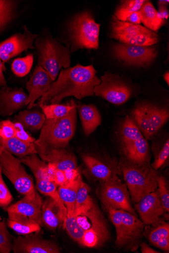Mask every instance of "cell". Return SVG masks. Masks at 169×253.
Returning <instances> with one entry per match:
<instances>
[{
  "label": "cell",
  "instance_id": "obj_31",
  "mask_svg": "<svg viewBox=\"0 0 169 253\" xmlns=\"http://www.w3.org/2000/svg\"><path fill=\"white\" fill-rule=\"evenodd\" d=\"M90 188L83 181L79 188L75 207L74 214L76 216L88 210L93 202L89 195Z\"/></svg>",
  "mask_w": 169,
  "mask_h": 253
},
{
  "label": "cell",
  "instance_id": "obj_40",
  "mask_svg": "<svg viewBox=\"0 0 169 253\" xmlns=\"http://www.w3.org/2000/svg\"><path fill=\"white\" fill-rule=\"evenodd\" d=\"M16 131L14 122L9 120L0 122V143L15 137Z\"/></svg>",
  "mask_w": 169,
  "mask_h": 253
},
{
  "label": "cell",
  "instance_id": "obj_11",
  "mask_svg": "<svg viewBox=\"0 0 169 253\" xmlns=\"http://www.w3.org/2000/svg\"><path fill=\"white\" fill-rule=\"evenodd\" d=\"M43 204L42 197L35 189L8 207L6 209L8 219L22 223H38L41 225Z\"/></svg>",
  "mask_w": 169,
  "mask_h": 253
},
{
  "label": "cell",
  "instance_id": "obj_43",
  "mask_svg": "<svg viewBox=\"0 0 169 253\" xmlns=\"http://www.w3.org/2000/svg\"><path fill=\"white\" fill-rule=\"evenodd\" d=\"M169 236V225L164 223L155 228L150 233L149 239L150 242L156 246L158 241L162 238Z\"/></svg>",
  "mask_w": 169,
  "mask_h": 253
},
{
  "label": "cell",
  "instance_id": "obj_49",
  "mask_svg": "<svg viewBox=\"0 0 169 253\" xmlns=\"http://www.w3.org/2000/svg\"><path fill=\"white\" fill-rule=\"evenodd\" d=\"M158 14L163 20H167L169 18V11L166 6H159Z\"/></svg>",
  "mask_w": 169,
  "mask_h": 253
},
{
  "label": "cell",
  "instance_id": "obj_23",
  "mask_svg": "<svg viewBox=\"0 0 169 253\" xmlns=\"http://www.w3.org/2000/svg\"><path fill=\"white\" fill-rule=\"evenodd\" d=\"M124 150L132 163L142 165L148 163L149 145L144 136L138 140L124 144Z\"/></svg>",
  "mask_w": 169,
  "mask_h": 253
},
{
  "label": "cell",
  "instance_id": "obj_29",
  "mask_svg": "<svg viewBox=\"0 0 169 253\" xmlns=\"http://www.w3.org/2000/svg\"><path fill=\"white\" fill-rule=\"evenodd\" d=\"M83 160L90 173L95 178L104 181L112 176L111 169L97 159L85 155Z\"/></svg>",
  "mask_w": 169,
  "mask_h": 253
},
{
  "label": "cell",
  "instance_id": "obj_19",
  "mask_svg": "<svg viewBox=\"0 0 169 253\" xmlns=\"http://www.w3.org/2000/svg\"><path fill=\"white\" fill-rule=\"evenodd\" d=\"M28 95L22 88H0V114L10 116L27 106Z\"/></svg>",
  "mask_w": 169,
  "mask_h": 253
},
{
  "label": "cell",
  "instance_id": "obj_17",
  "mask_svg": "<svg viewBox=\"0 0 169 253\" xmlns=\"http://www.w3.org/2000/svg\"><path fill=\"white\" fill-rule=\"evenodd\" d=\"M134 206L143 224L148 225L157 222L165 212L157 190L144 196Z\"/></svg>",
  "mask_w": 169,
  "mask_h": 253
},
{
  "label": "cell",
  "instance_id": "obj_38",
  "mask_svg": "<svg viewBox=\"0 0 169 253\" xmlns=\"http://www.w3.org/2000/svg\"><path fill=\"white\" fill-rule=\"evenodd\" d=\"M12 237L9 233L5 221H0V253H9L12 251Z\"/></svg>",
  "mask_w": 169,
  "mask_h": 253
},
{
  "label": "cell",
  "instance_id": "obj_8",
  "mask_svg": "<svg viewBox=\"0 0 169 253\" xmlns=\"http://www.w3.org/2000/svg\"><path fill=\"white\" fill-rule=\"evenodd\" d=\"M111 37L123 43L150 47L159 42L154 32L140 25L119 21L113 16L111 21Z\"/></svg>",
  "mask_w": 169,
  "mask_h": 253
},
{
  "label": "cell",
  "instance_id": "obj_5",
  "mask_svg": "<svg viewBox=\"0 0 169 253\" xmlns=\"http://www.w3.org/2000/svg\"><path fill=\"white\" fill-rule=\"evenodd\" d=\"M101 25L88 11L76 15L69 25L72 46L70 52L79 49H98Z\"/></svg>",
  "mask_w": 169,
  "mask_h": 253
},
{
  "label": "cell",
  "instance_id": "obj_55",
  "mask_svg": "<svg viewBox=\"0 0 169 253\" xmlns=\"http://www.w3.org/2000/svg\"><path fill=\"white\" fill-rule=\"evenodd\" d=\"M2 220V217H1V216H0V221H1Z\"/></svg>",
  "mask_w": 169,
  "mask_h": 253
},
{
  "label": "cell",
  "instance_id": "obj_20",
  "mask_svg": "<svg viewBox=\"0 0 169 253\" xmlns=\"http://www.w3.org/2000/svg\"><path fill=\"white\" fill-rule=\"evenodd\" d=\"M67 216L66 208L61 206L51 198H47L42 205V224L52 231L63 224Z\"/></svg>",
  "mask_w": 169,
  "mask_h": 253
},
{
  "label": "cell",
  "instance_id": "obj_39",
  "mask_svg": "<svg viewBox=\"0 0 169 253\" xmlns=\"http://www.w3.org/2000/svg\"><path fill=\"white\" fill-rule=\"evenodd\" d=\"M13 199V196L3 179L2 169L0 167V207L6 210Z\"/></svg>",
  "mask_w": 169,
  "mask_h": 253
},
{
  "label": "cell",
  "instance_id": "obj_18",
  "mask_svg": "<svg viewBox=\"0 0 169 253\" xmlns=\"http://www.w3.org/2000/svg\"><path fill=\"white\" fill-rule=\"evenodd\" d=\"M54 82L52 77L44 69L37 65L27 83V89L29 92L27 102L28 109H31L37 105L35 102L41 98L50 89Z\"/></svg>",
  "mask_w": 169,
  "mask_h": 253
},
{
  "label": "cell",
  "instance_id": "obj_51",
  "mask_svg": "<svg viewBox=\"0 0 169 253\" xmlns=\"http://www.w3.org/2000/svg\"><path fill=\"white\" fill-rule=\"evenodd\" d=\"M0 86L7 87V82L5 80L3 71L0 70Z\"/></svg>",
  "mask_w": 169,
  "mask_h": 253
},
{
  "label": "cell",
  "instance_id": "obj_3",
  "mask_svg": "<svg viewBox=\"0 0 169 253\" xmlns=\"http://www.w3.org/2000/svg\"><path fill=\"white\" fill-rule=\"evenodd\" d=\"M38 65L42 67L56 81L62 67L70 65V50L51 35L37 37L35 41Z\"/></svg>",
  "mask_w": 169,
  "mask_h": 253
},
{
  "label": "cell",
  "instance_id": "obj_53",
  "mask_svg": "<svg viewBox=\"0 0 169 253\" xmlns=\"http://www.w3.org/2000/svg\"><path fill=\"white\" fill-rule=\"evenodd\" d=\"M0 70H2L3 72L6 71L4 63L1 60H0Z\"/></svg>",
  "mask_w": 169,
  "mask_h": 253
},
{
  "label": "cell",
  "instance_id": "obj_46",
  "mask_svg": "<svg viewBox=\"0 0 169 253\" xmlns=\"http://www.w3.org/2000/svg\"><path fill=\"white\" fill-rule=\"evenodd\" d=\"M64 172L67 181L74 180L81 175L80 169L78 168L75 169L67 170L64 171Z\"/></svg>",
  "mask_w": 169,
  "mask_h": 253
},
{
  "label": "cell",
  "instance_id": "obj_30",
  "mask_svg": "<svg viewBox=\"0 0 169 253\" xmlns=\"http://www.w3.org/2000/svg\"><path fill=\"white\" fill-rule=\"evenodd\" d=\"M46 119H58L66 116L77 105L73 101L66 105L59 104L44 105L40 104Z\"/></svg>",
  "mask_w": 169,
  "mask_h": 253
},
{
  "label": "cell",
  "instance_id": "obj_45",
  "mask_svg": "<svg viewBox=\"0 0 169 253\" xmlns=\"http://www.w3.org/2000/svg\"><path fill=\"white\" fill-rule=\"evenodd\" d=\"M53 180L56 186L59 187L67 181L64 171L57 169L54 174Z\"/></svg>",
  "mask_w": 169,
  "mask_h": 253
},
{
  "label": "cell",
  "instance_id": "obj_25",
  "mask_svg": "<svg viewBox=\"0 0 169 253\" xmlns=\"http://www.w3.org/2000/svg\"><path fill=\"white\" fill-rule=\"evenodd\" d=\"M84 132L89 135L102 124L101 114L92 104L77 106Z\"/></svg>",
  "mask_w": 169,
  "mask_h": 253
},
{
  "label": "cell",
  "instance_id": "obj_22",
  "mask_svg": "<svg viewBox=\"0 0 169 253\" xmlns=\"http://www.w3.org/2000/svg\"><path fill=\"white\" fill-rule=\"evenodd\" d=\"M37 154H31L19 159L21 164L30 169L36 180L48 179L53 181V176L56 169V166L47 164Z\"/></svg>",
  "mask_w": 169,
  "mask_h": 253
},
{
  "label": "cell",
  "instance_id": "obj_27",
  "mask_svg": "<svg viewBox=\"0 0 169 253\" xmlns=\"http://www.w3.org/2000/svg\"><path fill=\"white\" fill-rule=\"evenodd\" d=\"M141 22L145 27L157 32L165 24L158 11L150 1H145L140 10Z\"/></svg>",
  "mask_w": 169,
  "mask_h": 253
},
{
  "label": "cell",
  "instance_id": "obj_9",
  "mask_svg": "<svg viewBox=\"0 0 169 253\" xmlns=\"http://www.w3.org/2000/svg\"><path fill=\"white\" fill-rule=\"evenodd\" d=\"M0 167L17 192L24 196L35 190L34 180L22 166L20 159L0 148Z\"/></svg>",
  "mask_w": 169,
  "mask_h": 253
},
{
  "label": "cell",
  "instance_id": "obj_34",
  "mask_svg": "<svg viewBox=\"0 0 169 253\" xmlns=\"http://www.w3.org/2000/svg\"><path fill=\"white\" fill-rule=\"evenodd\" d=\"M36 190L42 194L54 199L61 206L65 208L57 189V186L54 181L48 179L36 180Z\"/></svg>",
  "mask_w": 169,
  "mask_h": 253
},
{
  "label": "cell",
  "instance_id": "obj_26",
  "mask_svg": "<svg viewBox=\"0 0 169 253\" xmlns=\"http://www.w3.org/2000/svg\"><path fill=\"white\" fill-rule=\"evenodd\" d=\"M46 120L43 112L30 109L19 112L14 117V122L19 123L26 130L31 131L41 130Z\"/></svg>",
  "mask_w": 169,
  "mask_h": 253
},
{
  "label": "cell",
  "instance_id": "obj_12",
  "mask_svg": "<svg viewBox=\"0 0 169 253\" xmlns=\"http://www.w3.org/2000/svg\"><path fill=\"white\" fill-rule=\"evenodd\" d=\"M133 117L140 131L150 139L167 123L169 115L166 109L143 104L134 110Z\"/></svg>",
  "mask_w": 169,
  "mask_h": 253
},
{
  "label": "cell",
  "instance_id": "obj_21",
  "mask_svg": "<svg viewBox=\"0 0 169 253\" xmlns=\"http://www.w3.org/2000/svg\"><path fill=\"white\" fill-rule=\"evenodd\" d=\"M39 156L44 162L55 165L60 170L64 171L77 168L76 157L64 148L52 149Z\"/></svg>",
  "mask_w": 169,
  "mask_h": 253
},
{
  "label": "cell",
  "instance_id": "obj_41",
  "mask_svg": "<svg viewBox=\"0 0 169 253\" xmlns=\"http://www.w3.org/2000/svg\"><path fill=\"white\" fill-rule=\"evenodd\" d=\"M157 190L162 205L165 212H169V194L167 187L165 178L163 176H159L158 181Z\"/></svg>",
  "mask_w": 169,
  "mask_h": 253
},
{
  "label": "cell",
  "instance_id": "obj_47",
  "mask_svg": "<svg viewBox=\"0 0 169 253\" xmlns=\"http://www.w3.org/2000/svg\"><path fill=\"white\" fill-rule=\"evenodd\" d=\"M126 22L134 25H139L141 23L140 10L131 14L126 19Z\"/></svg>",
  "mask_w": 169,
  "mask_h": 253
},
{
  "label": "cell",
  "instance_id": "obj_33",
  "mask_svg": "<svg viewBox=\"0 0 169 253\" xmlns=\"http://www.w3.org/2000/svg\"><path fill=\"white\" fill-rule=\"evenodd\" d=\"M144 2V0H126L122 1L115 11L114 16L119 21H126L131 14L140 10Z\"/></svg>",
  "mask_w": 169,
  "mask_h": 253
},
{
  "label": "cell",
  "instance_id": "obj_52",
  "mask_svg": "<svg viewBox=\"0 0 169 253\" xmlns=\"http://www.w3.org/2000/svg\"><path fill=\"white\" fill-rule=\"evenodd\" d=\"M169 3V0H161L159 1V6H167Z\"/></svg>",
  "mask_w": 169,
  "mask_h": 253
},
{
  "label": "cell",
  "instance_id": "obj_32",
  "mask_svg": "<svg viewBox=\"0 0 169 253\" xmlns=\"http://www.w3.org/2000/svg\"><path fill=\"white\" fill-rule=\"evenodd\" d=\"M62 225L70 238L81 245L85 232L78 223L75 214H67Z\"/></svg>",
  "mask_w": 169,
  "mask_h": 253
},
{
  "label": "cell",
  "instance_id": "obj_10",
  "mask_svg": "<svg viewBox=\"0 0 169 253\" xmlns=\"http://www.w3.org/2000/svg\"><path fill=\"white\" fill-rule=\"evenodd\" d=\"M100 196L106 209L126 211L136 216L130 203L129 193L126 183L115 175L103 181Z\"/></svg>",
  "mask_w": 169,
  "mask_h": 253
},
{
  "label": "cell",
  "instance_id": "obj_44",
  "mask_svg": "<svg viewBox=\"0 0 169 253\" xmlns=\"http://www.w3.org/2000/svg\"><path fill=\"white\" fill-rule=\"evenodd\" d=\"M169 154V140L168 139L152 165L153 168L156 170L160 169L166 162Z\"/></svg>",
  "mask_w": 169,
  "mask_h": 253
},
{
  "label": "cell",
  "instance_id": "obj_54",
  "mask_svg": "<svg viewBox=\"0 0 169 253\" xmlns=\"http://www.w3.org/2000/svg\"><path fill=\"white\" fill-rule=\"evenodd\" d=\"M164 79L165 80V81L166 82V83H167L168 85H169V72H167L164 76Z\"/></svg>",
  "mask_w": 169,
  "mask_h": 253
},
{
  "label": "cell",
  "instance_id": "obj_13",
  "mask_svg": "<svg viewBox=\"0 0 169 253\" xmlns=\"http://www.w3.org/2000/svg\"><path fill=\"white\" fill-rule=\"evenodd\" d=\"M101 80V84L94 88V95L115 105L123 104L129 100L131 89L117 76L106 73Z\"/></svg>",
  "mask_w": 169,
  "mask_h": 253
},
{
  "label": "cell",
  "instance_id": "obj_15",
  "mask_svg": "<svg viewBox=\"0 0 169 253\" xmlns=\"http://www.w3.org/2000/svg\"><path fill=\"white\" fill-rule=\"evenodd\" d=\"M13 238L12 250L15 253H60L58 245L52 241L44 239L40 232Z\"/></svg>",
  "mask_w": 169,
  "mask_h": 253
},
{
  "label": "cell",
  "instance_id": "obj_24",
  "mask_svg": "<svg viewBox=\"0 0 169 253\" xmlns=\"http://www.w3.org/2000/svg\"><path fill=\"white\" fill-rule=\"evenodd\" d=\"M82 181L81 175L74 180L66 181L57 190L67 210V214H74L77 194Z\"/></svg>",
  "mask_w": 169,
  "mask_h": 253
},
{
  "label": "cell",
  "instance_id": "obj_16",
  "mask_svg": "<svg viewBox=\"0 0 169 253\" xmlns=\"http://www.w3.org/2000/svg\"><path fill=\"white\" fill-rule=\"evenodd\" d=\"M38 36L24 27L23 34H15L0 43V60L4 63L23 51L34 49L33 43Z\"/></svg>",
  "mask_w": 169,
  "mask_h": 253
},
{
  "label": "cell",
  "instance_id": "obj_4",
  "mask_svg": "<svg viewBox=\"0 0 169 253\" xmlns=\"http://www.w3.org/2000/svg\"><path fill=\"white\" fill-rule=\"evenodd\" d=\"M122 171L131 199L135 203L157 190L159 176L149 163L126 165L123 167Z\"/></svg>",
  "mask_w": 169,
  "mask_h": 253
},
{
  "label": "cell",
  "instance_id": "obj_2",
  "mask_svg": "<svg viewBox=\"0 0 169 253\" xmlns=\"http://www.w3.org/2000/svg\"><path fill=\"white\" fill-rule=\"evenodd\" d=\"M77 107L63 118L46 120L35 142L38 155L52 149L65 148L68 145L76 131Z\"/></svg>",
  "mask_w": 169,
  "mask_h": 253
},
{
  "label": "cell",
  "instance_id": "obj_35",
  "mask_svg": "<svg viewBox=\"0 0 169 253\" xmlns=\"http://www.w3.org/2000/svg\"><path fill=\"white\" fill-rule=\"evenodd\" d=\"M143 137L134 121L127 116L123 125L122 139L123 144L138 140Z\"/></svg>",
  "mask_w": 169,
  "mask_h": 253
},
{
  "label": "cell",
  "instance_id": "obj_48",
  "mask_svg": "<svg viewBox=\"0 0 169 253\" xmlns=\"http://www.w3.org/2000/svg\"><path fill=\"white\" fill-rule=\"evenodd\" d=\"M156 247L169 253V236L161 238L158 242Z\"/></svg>",
  "mask_w": 169,
  "mask_h": 253
},
{
  "label": "cell",
  "instance_id": "obj_1",
  "mask_svg": "<svg viewBox=\"0 0 169 253\" xmlns=\"http://www.w3.org/2000/svg\"><path fill=\"white\" fill-rule=\"evenodd\" d=\"M60 71L58 79L41 98L39 104H59L69 96L79 100L93 96L95 86L101 83L93 65L85 66L78 64L74 67L62 68Z\"/></svg>",
  "mask_w": 169,
  "mask_h": 253
},
{
  "label": "cell",
  "instance_id": "obj_37",
  "mask_svg": "<svg viewBox=\"0 0 169 253\" xmlns=\"http://www.w3.org/2000/svg\"><path fill=\"white\" fill-rule=\"evenodd\" d=\"M7 225L16 233L27 235L41 231V225L38 223H27L8 219Z\"/></svg>",
  "mask_w": 169,
  "mask_h": 253
},
{
  "label": "cell",
  "instance_id": "obj_7",
  "mask_svg": "<svg viewBox=\"0 0 169 253\" xmlns=\"http://www.w3.org/2000/svg\"><path fill=\"white\" fill-rule=\"evenodd\" d=\"M111 220L116 229L115 245L118 248L136 250L144 229V224L136 216L126 211L112 209L108 211Z\"/></svg>",
  "mask_w": 169,
  "mask_h": 253
},
{
  "label": "cell",
  "instance_id": "obj_50",
  "mask_svg": "<svg viewBox=\"0 0 169 253\" xmlns=\"http://www.w3.org/2000/svg\"><path fill=\"white\" fill-rule=\"evenodd\" d=\"M141 250L142 253H159L158 251L151 248L145 243H142L140 245Z\"/></svg>",
  "mask_w": 169,
  "mask_h": 253
},
{
  "label": "cell",
  "instance_id": "obj_6",
  "mask_svg": "<svg viewBox=\"0 0 169 253\" xmlns=\"http://www.w3.org/2000/svg\"><path fill=\"white\" fill-rule=\"evenodd\" d=\"M76 217L85 232L81 246L90 248H98L109 240L110 233L107 222L94 201L88 210Z\"/></svg>",
  "mask_w": 169,
  "mask_h": 253
},
{
  "label": "cell",
  "instance_id": "obj_14",
  "mask_svg": "<svg viewBox=\"0 0 169 253\" xmlns=\"http://www.w3.org/2000/svg\"><path fill=\"white\" fill-rule=\"evenodd\" d=\"M113 53L119 60L138 66L149 65L157 57L158 51L153 47L118 43L114 45Z\"/></svg>",
  "mask_w": 169,
  "mask_h": 253
},
{
  "label": "cell",
  "instance_id": "obj_36",
  "mask_svg": "<svg viewBox=\"0 0 169 253\" xmlns=\"http://www.w3.org/2000/svg\"><path fill=\"white\" fill-rule=\"evenodd\" d=\"M33 61L34 57L32 54L15 59L11 65L13 73L18 77L27 76L31 70Z\"/></svg>",
  "mask_w": 169,
  "mask_h": 253
},
{
  "label": "cell",
  "instance_id": "obj_28",
  "mask_svg": "<svg viewBox=\"0 0 169 253\" xmlns=\"http://www.w3.org/2000/svg\"><path fill=\"white\" fill-rule=\"evenodd\" d=\"M0 148H3L13 155L20 158L31 154H37L35 144L28 145L16 137L0 143Z\"/></svg>",
  "mask_w": 169,
  "mask_h": 253
},
{
  "label": "cell",
  "instance_id": "obj_42",
  "mask_svg": "<svg viewBox=\"0 0 169 253\" xmlns=\"http://www.w3.org/2000/svg\"><path fill=\"white\" fill-rule=\"evenodd\" d=\"M13 2L0 0V29L4 26L11 17Z\"/></svg>",
  "mask_w": 169,
  "mask_h": 253
}]
</instances>
